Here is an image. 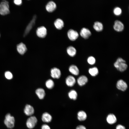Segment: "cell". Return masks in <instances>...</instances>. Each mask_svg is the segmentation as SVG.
Instances as JSON below:
<instances>
[{
    "label": "cell",
    "instance_id": "cell-1",
    "mask_svg": "<svg viewBox=\"0 0 129 129\" xmlns=\"http://www.w3.org/2000/svg\"><path fill=\"white\" fill-rule=\"evenodd\" d=\"M114 65L118 70L121 72L126 70L128 67L125 61L121 58H119L117 59Z\"/></svg>",
    "mask_w": 129,
    "mask_h": 129
},
{
    "label": "cell",
    "instance_id": "cell-2",
    "mask_svg": "<svg viewBox=\"0 0 129 129\" xmlns=\"http://www.w3.org/2000/svg\"><path fill=\"white\" fill-rule=\"evenodd\" d=\"M15 120L14 117L8 113L5 115L4 122L6 126L8 128H13L14 126Z\"/></svg>",
    "mask_w": 129,
    "mask_h": 129
},
{
    "label": "cell",
    "instance_id": "cell-3",
    "mask_svg": "<svg viewBox=\"0 0 129 129\" xmlns=\"http://www.w3.org/2000/svg\"><path fill=\"white\" fill-rule=\"evenodd\" d=\"M10 13L8 2L4 1L0 3V14L2 15H5Z\"/></svg>",
    "mask_w": 129,
    "mask_h": 129
},
{
    "label": "cell",
    "instance_id": "cell-4",
    "mask_svg": "<svg viewBox=\"0 0 129 129\" xmlns=\"http://www.w3.org/2000/svg\"><path fill=\"white\" fill-rule=\"evenodd\" d=\"M37 122L36 117L34 116H31L27 120L26 123L27 127L30 129L33 128L35 126Z\"/></svg>",
    "mask_w": 129,
    "mask_h": 129
},
{
    "label": "cell",
    "instance_id": "cell-5",
    "mask_svg": "<svg viewBox=\"0 0 129 129\" xmlns=\"http://www.w3.org/2000/svg\"><path fill=\"white\" fill-rule=\"evenodd\" d=\"M37 16L36 15H34L32 20L27 27L23 34L24 37H26L29 32L33 27L35 25Z\"/></svg>",
    "mask_w": 129,
    "mask_h": 129
},
{
    "label": "cell",
    "instance_id": "cell-6",
    "mask_svg": "<svg viewBox=\"0 0 129 129\" xmlns=\"http://www.w3.org/2000/svg\"><path fill=\"white\" fill-rule=\"evenodd\" d=\"M36 34L37 36L40 38H45L47 34V30L44 26H42L38 28L36 30Z\"/></svg>",
    "mask_w": 129,
    "mask_h": 129
},
{
    "label": "cell",
    "instance_id": "cell-7",
    "mask_svg": "<svg viewBox=\"0 0 129 129\" xmlns=\"http://www.w3.org/2000/svg\"><path fill=\"white\" fill-rule=\"evenodd\" d=\"M50 73L51 77L54 79L59 78L61 75L60 70L56 67H54L51 69Z\"/></svg>",
    "mask_w": 129,
    "mask_h": 129
},
{
    "label": "cell",
    "instance_id": "cell-8",
    "mask_svg": "<svg viewBox=\"0 0 129 129\" xmlns=\"http://www.w3.org/2000/svg\"><path fill=\"white\" fill-rule=\"evenodd\" d=\"M126 83L122 80H118L116 83V87L118 90L123 91H125L127 88Z\"/></svg>",
    "mask_w": 129,
    "mask_h": 129
},
{
    "label": "cell",
    "instance_id": "cell-9",
    "mask_svg": "<svg viewBox=\"0 0 129 129\" xmlns=\"http://www.w3.org/2000/svg\"><path fill=\"white\" fill-rule=\"evenodd\" d=\"M67 35L70 40L74 41L79 36V34L76 31L72 29H70L68 32Z\"/></svg>",
    "mask_w": 129,
    "mask_h": 129
},
{
    "label": "cell",
    "instance_id": "cell-10",
    "mask_svg": "<svg viewBox=\"0 0 129 129\" xmlns=\"http://www.w3.org/2000/svg\"><path fill=\"white\" fill-rule=\"evenodd\" d=\"M124 27V24L121 21L117 20L115 21L113 28L115 30L117 31H121L123 29Z\"/></svg>",
    "mask_w": 129,
    "mask_h": 129
},
{
    "label": "cell",
    "instance_id": "cell-11",
    "mask_svg": "<svg viewBox=\"0 0 129 129\" xmlns=\"http://www.w3.org/2000/svg\"><path fill=\"white\" fill-rule=\"evenodd\" d=\"M17 49L20 54L23 55L26 52L27 48L25 44L22 43H21L17 45Z\"/></svg>",
    "mask_w": 129,
    "mask_h": 129
},
{
    "label": "cell",
    "instance_id": "cell-12",
    "mask_svg": "<svg viewBox=\"0 0 129 129\" xmlns=\"http://www.w3.org/2000/svg\"><path fill=\"white\" fill-rule=\"evenodd\" d=\"M75 82V79L72 76L69 75L66 79L65 83L68 86L72 87L74 85Z\"/></svg>",
    "mask_w": 129,
    "mask_h": 129
},
{
    "label": "cell",
    "instance_id": "cell-13",
    "mask_svg": "<svg viewBox=\"0 0 129 129\" xmlns=\"http://www.w3.org/2000/svg\"><path fill=\"white\" fill-rule=\"evenodd\" d=\"M56 5L54 2L52 1L49 2L46 6L47 11L49 12H52L56 9Z\"/></svg>",
    "mask_w": 129,
    "mask_h": 129
},
{
    "label": "cell",
    "instance_id": "cell-14",
    "mask_svg": "<svg viewBox=\"0 0 129 129\" xmlns=\"http://www.w3.org/2000/svg\"><path fill=\"white\" fill-rule=\"evenodd\" d=\"M80 33L81 36L85 38H88L91 34L90 30L85 27H83L81 29Z\"/></svg>",
    "mask_w": 129,
    "mask_h": 129
},
{
    "label": "cell",
    "instance_id": "cell-15",
    "mask_svg": "<svg viewBox=\"0 0 129 129\" xmlns=\"http://www.w3.org/2000/svg\"><path fill=\"white\" fill-rule=\"evenodd\" d=\"M24 112L27 116H31L34 113V110L32 106L30 105L27 104L26 105L24 108Z\"/></svg>",
    "mask_w": 129,
    "mask_h": 129
},
{
    "label": "cell",
    "instance_id": "cell-16",
    "mask_svg": "<svg viewBox=\"0 0 129 129\" xmlns=\"http://www.w3.org/2000/svg\"><path fill=\"white\" fill-rule=\"evenodd\" d=\"M88 79L87 77L85 75H82L79 77L77 79V82L80 86H82L87 82Z\"/></svg>",
    "mask_w": 129,
    "mask_h": 129
},
{
    "label": "cell",
    "instance_id": "cell-17",
    "mask_svg": "<svg viewBox=\"0 0 129 129\" xmlns=\"http://www.w3.org/2000/svg\"><path fill=\"white\" fill-rule=\"evenodd\" d=\"M106 120L107 122L109 124H113L116 123L117 121V118L113 114L110 113L107 116Z\"/></svg>",
    "mask_w": 129,
    "mask_h": 129
},
{
    "label": "cell",
    "instance_id": "cell-18",
    "mask_svg": "<svg viewBox=\"0 0 129 129\" xmlns=\"http://www.w3.org/2000/svg\"><path fill=\"white\" fill-rule=\"evenodd\" d=\"M69 72L73 75H77L79 74V71L78 67L75 65H72L69 68Z\"/></svg>",
    "mask_w": 129,
    "mask_h": 129
},
{
    "label": "cell",
    "instance_id": "cell-19",
    "mask_svg": "<svg viewBox=\"0 0 129 129\" xmlns=\"http://www.w3.org/2000/svg\"><path fill=\"white\" fill-rule=\"evenodd\" d=\"M54 24L56 28L59 30L61 29L64 25L63 21L59 18L56 19L54 22Z\"/></svg>",
    "mask_w": 129,
    "mask_h": 129
},
{
    "label": "cell",
    "instance_id": "cell-20",
    "mask_svg": "<svg viewBox=\"0 0 129 129\" xmlns=\"http://www.w3.org/2000/svg\"><path fill=\"white\" fill-rule=\"evenodd\" d=\"M35 92L39 99H43L45 94V91L43 88H39L36 90Z\"/></svg>",
    "mask_w": 129,
    "mask_h": 129
},
{
    "label": "cell",
    "instance_id": "cell-21",
    "mask_svg": "<svg viewBox=\"0 0 129 129\" xmlns=\"http://www.w3.org/2000/svg\"><path fill=\"white\" fill-rule=\"evenodd\" d=\"M42 119L44 122L48 123L51 121L52 117L51 115L48 113L45 112L43 113L42 115Z\"/></svg>",
    "mask_w": 129,
    "mask_h": 129
},
{
    "label": "cell",
    "instance_id": "cell-22",
    "mask_svg": "<svg viewBox=\"0 0 129 129\" xmlns=\"http://www.w3.org/2000/svg\"><path fill=\"white\" fill-rule=\"evenodd\" d=\"M87 117L86 113L84 111H80L77 113V118L78 120L81 121L85 120Z\"/></svg>",
    "mask_w": 129,
    "mask_h": 129
},
{
    "label": "cell",
    "instance_id": "cell-23",
    "mask_svg": "<svg viewBox=\"0 0 129 129\" xmlns=\"http://www.w3.org/2000/svg\"><path fill=\"white\" fill-rule=\"evenodd\" d=\"M67 52L70 56L73 57L75 55L76 51L75 48L74 47L71 46L67 48Z\"/></svg>",
    "mask_w": 129,
    "mask_h": 129
},
{
    "label": "cell",
    "instance_id": "cell-24",
    "mask_svg": "<svg viewBox=\"0 0 129 129\" xmlns=\"http://www.w3.org/2000/svg\"><path fill=\"white\" fill-rule=\"evenodd\" d=\"M93 27L96 31H100L103 28V25L102 23L98 21H96L94 23Z\"/></svg>",
    "mask_w": 129,
    "mask_h": 129
},
{
    "label": "cell",
    "instance_id": "cell-25",
    "mask_svg": "<svg viewBox=\"0 0 129 129\" xmlns=\"http://www.w3.org/2000/svg\"><path fill=\"white\" fill-rule=\"evenodd\" d=\"M68 95L69 98L74 100L76 99L77 97V93L74 90H70L68 93Z\"/></svg>",
    "mask_w": 129,
    "mask_h": 129
},
{
    "label": "cell",
    "instance_id": "cell-26",
    "mask_svg": "<svg viewBox=\"0 0 129 129\" xmlns=\"http://www.w3.org/2000/svg\"><path fill=\"white\" fill-rule=\"evenodd\" d=\"M88 72L89 74L93 76H96L99 73L98 68L95 67L90 68Z\"/></svg>",
    "mask_w": 129,
    "mask_h": 129
},
{
    "label": "cell",
    "instance_id": "cell-27",
    "mask_svg": "<svg viewBox=\"0 0 129 129\" xmlns=\"http://www.w3.org/2000/svg\"><path fill=\"white\" fill-rule=\"evenodd\" d=\"M45 86L49 89H52L54 86V83L53 81L51 79H49L46 82Z\"/></svg>",
    "mask_w": 129,
    "mask_h": 129
},
{
    "label": "cell",
    "instance_id": "cell-28",
    "mask_svg": "<svg viewBox=\"0 0 129 129\" xmlns=\"http://www.w3.org/2000/svg\"><path fill=\"white\" fill-rule=\"evenodd\" d=\"M88 63L90 64L93 65L96 62V59L94 57L92 56L89 57L87 59Z\"/></svg>",
    "mask_w": 129,
    "mask_h": 129
},
{
    "label": "cell",
    "instance_id": "cell-29",
    "mask_svg": "<svg viewBox=\"0 0 129 129\" xmlns=\"http://www.w3.org/2000/svg\"><path fill=\"white\" fill-rule=\"evenodd\" d=\"M122 10L119 7H116L114 8L113 12L114 14L116 15H120L122 13Z\"/></svg>",
    "mask_w": 129,
    "mask_h": 129
},
{
    "label": "cell",
    "instance_id": "cell-30",
    "mask_svg": "<svg viewBox=\"0 0 129 129\" xmlns=\"http://www.w3.org/2000/svg\"><path fill=\"white\" fill-rule=\"evenodd\" d=\"M5 75L6 78L10 80L13 78V75L10 71H6L5 73Z\"/></svg>",
    "mask_w": 129,
    "mask_h": 129
},
{
    "label": "cell",
    "instance_id": "cell-31",
    "mask_svg": "<svg viewBox=\"0 0 129 129\" xmlns=\"http://www.w3.org/2000/svg\"><path fill=\"white\" fill-rule=\"evenodd\" d=\"M14 4L17 5H20L22 3V1L21 0H15L14 1Z\"/></svg>",
    "mask_w": 129,
    "mask_h": 129
},
{
    "label": "cell",
    "instance_id": "cell-32",
    "mask_svg": "<svg viewBox=\"0 0 129 129\" xmlns=\"http://www.w3.org/2000/svg\"><path fill=\"white\" fill-rule=\"evenodd\" d=\"M41 129H50L49 126L46 124L43 125L41 127Z\"/></svg>",
    "mask_w": 129,
    "mask_h": 129
},
{
    "label": "cell",
    "instance_id": "cell-33",
    "mask_svg": "<svg viewBox=\"0 0 129 129\" xmlns=\"http://www.w3.org/2000/svg\"><path fill=\"white\" fill-rule=\"evenodd\" d=\"M116 129H125V128L123 125L119 124L117 126Z\"/></svg>",
    "mask_w": 129,
    "mask_h": 129
},
{
    "label": "cell",
    "instance_id": "cell-34",
    "mask_svg": "<svg viewBox=\"0 0 129 129\" xmlns=\"http://www.w3.org/2000/svg\"><path fill=\"white\" fill-rule=\"evenodd\" d=\"M76 129H86V128L84 126L81 125L78 126Z\"/></svg>",
    "mask_w": 129,
    "mask_h": 129
},
{
    "label": "cell",
    "instance_id": "cell-35",
    "mask_svg": "<svg viewBox=\"0 0 129 129\" xmlns=\"http://www.w3.org/2000/svg\"></svg>",
    "mask_w": 129,
    "mask_h": 129
}]
</instances>
